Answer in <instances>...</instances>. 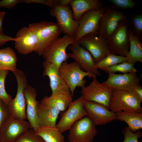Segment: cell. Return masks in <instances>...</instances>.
Returning <instances> with one entry per match:
<instances>
[{"label": "cell", "instance_id": "5", "mask_svg": "<svg viewBox=\"0 0 142 142\" xmlns=\"http://www.w3.org/2000/svg\"><path fill=\"white\" fill-rule=\"evenodd\" d=\"M74 41V37L66 35L58 38L52 42L42 56L45 60L53 63L59 69L69 58L66 49Z\"/></svg>", "mask_w": 142, "mask_h": 142}, {"label": "cell", "instance_id": "10", "mask_svg": "<svg viewBox=\"0 0 142 142\" xmlns=\"http://www.w3.org/2000/svg\"><path fill=\"white\" fill-rule=\"evenodd\" d=\"M84 101L82 95L72 101L66 111L61 114L60 120L55 126L61 133L69 130L76 121L88 116L84 105Z\"/></svg>", "mask_w": 142, "mask_h": 142}, {"label": "cell", "instance_id": "16", "mask_svg": "<svg viewBox=\"0 0 142 142\" xmlns=\"http://www.w3.org/2000/svg\"><path fill=\"white\" fill-rule=\"evenodd\" d=\"M31 128L28 121L15 119L11 115L0 131V142H14L21 135Z\"/></svg>", "mask_w": 142, "mask_h": 142}, {"label": "cell", "instance_id": "9", "mask_svg": "<svg viewBox=\"0 0 142 142\" xmlns=\"http://www.w3.org/2000/svg\"><path fill=\"white\" fill-rule=\"evenodd\" d=\"M128 29L126 17L120 22L116 30L108 39L111 53L124 57L127 56L129 47Z\"/></svg>", "mask_w": 142, "mask_h": 142}, {"label": "cell", "instance_id": "21", "mask_svg": "<svg viewBox=\"0 0 142 142\" xmlns=\"http://www.w3.org/2000/svg\"><path fill=\"white\" fill-rule=\"evenodd\" d=\"M70 92H61L52 93L49 97L45 96L40 103L44 105L54 107L60 111H65L72 102Z\"/></svg>", "mask_w": 142, "mask_h": 142}, {"label": "cell", "instance_id": "31", "mask_svg": "<svg viewBox=\"0 0 142 142\" xmlns=\"http://www.w3.org/2000/svg\"><path fill=\"white\" fill-rule=\"evenodd\" d=\"M130 23L131 31L141 40L142 38V14H138L133 16Z\"/></svg>", "mask_w": 142, "mask_h": 142}, {"label": "cell", "instance_id": "24", "mask_svg": "<svg viewBox=\"0 0 142 142\" xmlns=\"http://www.w3.org/2000/svg\"><path fill=\"white\" fill-rule=\"evenodd\" d=\"M129 42V52L126 57L127 62L134 65L137 62H142V43L141 40L130 28L128 30Z\"/></svg>", "mask_w": 142, "mask_h": 142}, {"label": "cell", "instance_id": "33", "mask_svg": "<svg viewBox=\"0 0 142 142\" xmlns=\"http://www.w3.org/2000/svg\"><path fill=\"white\" fill-rule=\"evenodd\" d=\"M10 115L8 105L0 98V131Z\"/></svg>", "mask_w": 142, "mask_h": 142}, {"label": "cell", "instance_id": "8", "mask_svg": "<svg viewBox=\"0 0 142 142\" xmlns=\"http://www.w3.org/2000/svg\"><path fill=\"white\" fill-rule=\"evenodd\" d=\"M76 41L91 54L95 64L111 53L108 39L98 34H89Z\"/></svg>", "mask_w": 142, "mask_h": 142}, {"label": "cell", "instance_id": "30", "mask_svg": "<svg viewBox=\"0 0 142 142\" xmlns=\"http://www.w3.org/2000/svg\"><path fill=\"white\" fill-rule=\"evenodd\" d=\"M14 142H45L39 136L37 135L32 128L26 131L21 135Z\"/></svg>", "mask_w": 142, "mask_h": 142}, {"label": "cell", "instance_id": "18", "mask_svg": "<svg viewBox=\"0 0 142 142\" xmlns=\"http://www.w3.org/2000/svg\"><path fill=\"white\" fill-rule=\"evenodd\" d=\"M88 116L96 125H103L116 119V113L109 111L104 105L93 101L84 102Z\"/></svg>", "mask_w": 142, "mask_h": 142}, {"label": "cell", "instance_id": "15", "mask_svg": "<svg viewBox=\"0 0 142 142\" xmlns=\"http://www.w3.org/2000/svg\"><path fill=\"white\" fill-rule=\"evenodd\" d=\"M108 74L107 79L102 83L114 89L133 91L135 87L139 84L141 80L136 72L123 74L115 73Z\"/></svg>", "mask_w": 142, "mask_h": 142}, {"label": "cell", "instance_id": "3", "mask_svg": "<svg viewBox=\"0 0 142 142\" xmlns=\"http://www.w3.org/2000/svg\"><path fill=\"white\" fill-rule=\"evenodd\" d=\"M142 102L133 91L114 89L109 109L115 113L121 111L142 113Z\"/></svg>", "mask_w": 142, "mask_h": 142}, {"label": "cell", "instance_id": "40", "mask_svg": "<svg viewBox=\"0 0 142 142\" xmlns=\"http://www.w3.org/2000/svg\"><path fill=\"white\" fill-rule=\"evenodd\" d=\"M142 101V87L139 85H137L133 91Z\"/></svg>", "mask_w": 142, "mask_h": 142}, {"label": "cell", "instance_id": "38", "mask_svg": "<svg viewBox=\"0 0 142 142\" xmlns=\"http://www.w3.org/2000/svg\"><path fill=\"white\" fill-rule=\"evenodd\" d=\"M54 6H64L69 5L71 0H50Z\"/></svg>", "mask_w": 142, "mask_h": 142}, {"label": "cell", "instance_id": "25", "mask_svg": "<svg viewBox=\"0 0 142 142\" xmlns=\"http://www.w3.org/2000/svg\"><path fill=\"white\" fill-rule=\"evenodd\" d=\"M116 114V119L125 122L132 132H135L142 128V113L121 111Z\"/></svg>", "mask_w": 142, "mask_h": 142}, {"label": "cell", "instance_id": "27", "mask_svg": "<svg viewBox=\"0 0 142 142\" xmlns=\"http://www.w3.org/2000/svg\"><path fill=\"white\" fill-rule=\"evenodd\" d=\"M35 131L45 142H64V136L56 126L40 127Z\"/></svg>", "mask_w": 142, "mask_h": 142}, {"label": "cell", "instance_id": "2", "mask_svg": "<svg viewBox=\"0 0 142 142\" xmlns=\"http://www.w3.org/2000/svg\"><path fill=\"white\" fill-rule=\"evenodd\" d=\"M59 73L68 86L72 96L77 87L82 89L85 87L87 83L84 79L86 76L96 77L94 74L83 70L76 61L70 63L67 61L63 63L59 68Z\"/></svg>", "mask_w": 142, "mask_h": 142}, {"label": "cell", "instance_id": "41", "mask_svg": "<svg viewBox=\"0 0 142 142\" xmlns=\"http://www.w3.org/2000/svg\"><path fill=\"white\" fill-rule=\"evenodd\" d=\"M6 14L4 11H0V33L4 34L3 32L2 23L3 18Z\"/></svg>", "mask_w": 142, "mask_h": 142}, {"label": "cell", "instance_id": "26", "mask_svg": "<svg viewBox=\"0 0 142 142\" xmlns=\"http://www.w3.org/2000/svg\"><path fill=\"white\" fill-rule=\"evenodd\" d=\"M17 61L16 54L11 47H7L0 49V70L14 72L17 69Z\"/></svg>", "mask_w": 142, "mask_h": 142}, {"label": "cell", "instance_id": "28", "mask_svg": "<svg viewBox=\"0 0 142 142\" xmlns=\"http://www.w3.org/2000/svg\"><path fill=\"white\" fill-rule=\"evenodd\" d=\"M127 62L126 57H124L111 53L95 64L98 69Z\"/></svg>", "mask_w": 142, "mask_h": 142}, {"label": "cell", "instance_id": "6", "mask_svg": "<svg viewBox=\"0 0 142 142\" xmlns=\"http://www.w3.org/2000/svg\"><path fill=\"white\" fill-rule=\"evenodd\" d=\"M96 125L88 116L76 121L69 130L70 142H93L97 134Z\"/></svg>", "mask_w": 142, "mask_h": 142}, {"label": "cell", "instance_id": "34", "mask_svg": "<svg viewBox=\"0 0 142 142\" xmlns=\"http://www.w3.org/2000/svg\"><path fill=\"white\" fill-rule=\"evenodd\" d=\"M124 136L123 142H138V139L142 135L141 131L139 130L134 133L131 131L128 127L124 128L122 130Z\"/></svg>", "mask_w": 142, "mask_h": 142}, {"label": "cell", "instance_id": "23", "mask_svg": "<svg viewBox=\"0 0 142 142\" xmlns=\"http://www.w3.org/2000/svg\"><path fill=\"white\" fill-rule=\"evenodd\" d=\"M69 5L72 9L73 19L77 21L87 11L103 8L102 4L99 0H71Z\"/></svg>", "mask_w": 142, "mask_h": 142}, {"label": "cell", "instance_id": "4", "mask_svg": "<svg viewBox=\"0 0 142 142\" xmlns=\"http://www.w3.org/2000/svg\"><path fill=\"white\" fill-rule=\"evenodd\" d=\"M16 78L17 89L16 95L8 104L11 115L17 119L25 120L27 119L26 104L24 94V89L28 85L26 76L23 71L17 69L13 72Z\"/></svg>", "mask_w": 142, "mask_h": 142}, {"label": "cell", "instance_id": "39", "mask_svg": "<svg viewBox=\"0 0 142 142\" xmlns=\"http://www.w3.org/2000/svg\"><path fill=\"white\" fill-rule=\"evenodd\" d=\"M15 38L7 36L4 34L0 33V46L10 41H14Z\"/></svg>", "mask_w": 142, "mask_h": 142}, {"label": "cell", "instance_id": "13", "mask_svg": "<svg viewBox=\"0 0 142 142\" xmlns=\"http://www.w3.org/2000/svg\"><path fill=\"white\" fill-rule=\"evenodd\" d=\"M126 16L122 12L109 6L100 20L98 35L108 39L112 35L119 23Z\"/></svg>", "mask_w": 142, "mask_h": 142}, {"label": "cell", "instance_id": "7", "mask_svg": "<svg viewBox=\"0 0 142 142\" xmlns=\"http://www.w3.org/2000/svg\"><path fill=\"white\" fill-rule=\"evenodd\" d=\"M113 90L100 83L96 77H94L89 85L82 89V95L84 101H93L102 104L109 109Z\"/></svg>", "mask_w": 142, "mask_h": 142}, {"label": "cell", "instance_id": "20", "mask_svg": "<svg viewBox=\"0 0 142 142\" xmlns=\"http://www.w3.org/2000/svg\"><path fill=\"white\" fill-rule=\"evenodd\" d=\"M23 93L26 104L27 119L35 130L40 127L37 110L39 102L36 100L37 93L34 88L28 85L25 87Z\"/></svg>", "mask_w": 142, "mask_h": 142}, {"label": "cell", "instance_id": "32", "mask_svg": "<svg viewBox=\"0 0 142 142\" xmlns=\"http://www.w3.org/2000/svg\"><path fill=\"white\" fill-rule=\"evenodd\" d=\"M9 72L8 70H0V98L8 105L12 99V96L7 92L5 87V80Z\"/></svg>", "mask_w": 142, "mask_h": 142}, {"label": "cell", "instance_id": "12", "mask_svg": "<svg viewBox=\"0 0 142 142\" xmlns=\"http://www.w3.org/2000/svg\"><path fill=\"white\" fill-rule=\"evenodd\" d=\"M49 12L51 16L56 18L62 32L65 35L74 36L78 27L79 21L73 19L72 11L69 5L64 6H54Z\"/></svg>", "mask_w": 142, "mask_h": 142}, {"label": "cell", "instance_id": "22", "mask_svg": "<svg viewBox=\"0 0 142 142\" xmlns=\"http://www.w3.org/2000/svg\"><path fill=\"white\" fill-rule=\"evenodd\" d=\"M37 114L40 127H55L60 111L56 108L42 104L39 102Z\"/></svg>", "mask_w": 142, "mask_h": 142}, {"label": "cell", "instance_id": "14", "mask_svg": "<svg viewBox=\"0 0 142 142\" xmlns=\"http://www.w3.org/2000/svg\"><path fill=\"white\" fill-rule=\"evenodd\" d=\"M69 48L72 53H67L68 57L74 60L83 70L96 75H100L91 54L77 41L70 45Z\"/></svg>", "mask_w": 142, "mask_h": 142}, {"label": "cell", "instance_id": "1", "mask_svg": "<svg viewBox=\"0 0 142 142\" xmlns=\"http://www.w3.org/2000/svg\"><path fill=\"white\" fill-rule=\"evenodd\" d=\"M28 27L34 33L39 40L35 52L39 55L43 53L54 40L59 38L62 31L57 23L42 21L30 24Z\"/></svg>", "mask_w": 142, "mask_h": 142}, {"label": "cell", "instance_id": "17", "mask_svg": "<svg viewBox=\"0 0 142 142\" xmlns=\"http://www.w3.org/2000/svg\"><path fill=\"white\" fill-rule=\"evenodd\" d=\"M15 38V48L22 54L35 52L38 48V39L28 27L24 26L21 28L17 32Z\"/></svg>", "mask_w": 142, "mask_h": 142}, {"label": "cell", "instance_id": "37", "mask_svg": "<svg viewBox=\"0 0 142 142\" xmlns=\"http://www.w3.org/2000/svg\"><path fill=\"white\" fill-rule=\"evenodd\" d=\"M21 2L26 3H35L45 5L53 8L54 7L50 0H21Z\"/></svg>", "mask_w": 142, "mask_h": 142}, {"label": "cell", "instance_id": "35", "mask_svg": "<svg viewBox=\"0 0 142 142\" xmlns=\"http://www.w3.org/2000/svg\"><path fill=\"white\" fill-rule=\"evenodd\" d=\"M109 1L115 7L122 9L132 8L136 4L132 0H110Z\"/></svg>", "mask_w": 142, "mask_h": 142}, {"label": "cell", "instance_id": "19", "mask_svg": "<svg viewBox=\"0 0 142 142\" xmlns=\"http://www.w3.org/2000/svg\"><path fill=\"white\" fill-rule=\"evenodd\" d=\"M42 65L44 69L43 76L48 77L52 93L70 92L68 86L59 73V69L55 65L45 60Z\"/></svg>", "mask_w": 142, "mask_h": 142}, {"label": "cell", "instance_id": "36", "mask_svg": "<svg viewBox=\"0 0 142 142\" xmlns=\"http://www.w3.org/2000/svg\"><path fill=\"white\" fill-rule=\"evenodd\" d=\"M20 3H21V0H3L0 1V8L12 9Z\"/></svg>", "mask_w": 142, "mask_h": 142}, {"label": "cell", "instance_id": "11", "mask_svg": "<svg viewBox=\"0 0 142 142\" xmlns=\"http://www.w3.org/2000/svg\"><path fill=\"white\" fill-rule=\"evenodd\" d=\"M105 9L103 7L91 9L84 14L79 21L78 27L74 36L75 41L89 34H98L99 22Z\"/></svg>", "mask_w": 142, "mask_h": 142}, {"label": "cell", "instance_id": "29", "mask_svg": "<svg viewBox=\"0 0 142 142\" xmlns=\"http://www.w3.org/2000/svg\"><path fill=\"white\" fill-rule=\"evenodd\" d=\"M108 73L119 72L125 74L131 72H136V69L134 65L128 62L118 64L108 67L100 69Z\"/></svg>", "mask_w": 142, "mask_h": 142}]
</instances>
